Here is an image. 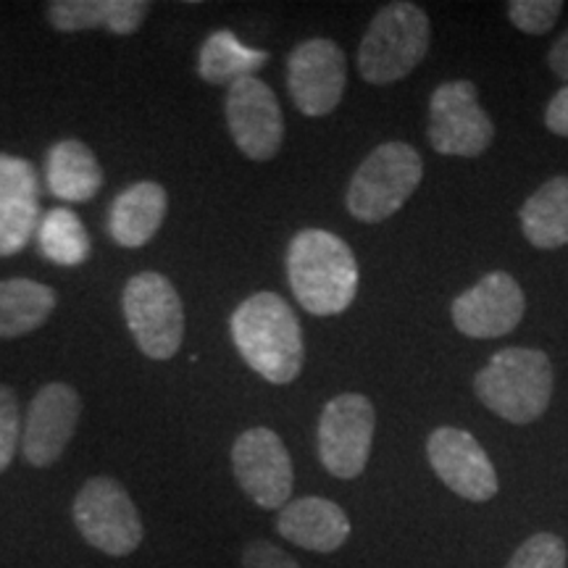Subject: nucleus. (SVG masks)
Instances as JSON below:
<instances>
[{
	"instance_id": "obj_1",
	"label": "nucleus",
	"mask_w": 568,
	"mask_h": 568,
	"mask_svg": "<svg viewBox=\"0 0 568 568\" xmlns=\"http://www.w3.org/2000/svg\"><path fill=\"white\" fill-rule=\"evenodd\" d=\"M230 332L240 355L272 385H290L303 372V329L293 305L276 293H255L237 305Z\"/></svg>"
},
{
	"instance_id": "obj_2",
	"label": "nucleus",
	"mask_w": 568,
	"mask_h": 568,
	"mask_svg": "<svg viewBox=\"0 0 568 568\" xmlns=\"http://www.w3.org/2000/svg\"><path fill=\"white\" fill-rule=\"evenodd\" d=\"M290 287L308 314L337 316L358 295V261L345 240L326 230H303L287 247Z\"/></svg>"
},
{
	"instance_id": "obj_3",
	"label": "nucleus",
	"mask_w": 568,
	"mask_h": 568,
	"mask_svg": "<svg viewBox=\"0 0 568 568\" xmlns=\"http://www.w3.org/2000/svg\"><path fill=\"white\" fill-rule=\"evenodd\" d=\"M481 406L510 424H531L552 397V364L535 347H506L495 353L474 379Z\"/></svg>"
},
{
	"instance_id": "obj_4",
	"label": "nucleus",
	"mask_w": 568,
	"mask_h": 568,
	"mask_svg": "<svg viewBox=\"0 0 568 568\" xmlns=\"http://www.w3.org/2000/svg\"><path fill=\"white\" fill-rule=\"evenodd\" d=\"M432 42V24L422 6L397 0L368 24L358 48V71L368 84L406 80L424 61Z\"/></svg>"
},
{
	"instance_id": "obj_5",
	"label": "nucleus",
	"mask_w": 568,
	"mask_h": 568,
	"mask_svg": "<svg viewBox=\"0 0 568 568\" xmlns=\"http://www.w3.org/2000/svg\"><path fill=\"white\" fill-rule=\"evenodd\" d=\"M424 161L408 142H385L361 163L347 184L345 205L358 222H385L422 184Z\"/></svg>"
},
{
	"instance_id": "obj_6",
	"label": "nucleus",
	"mask_w": 568,
	"mask_h": 568,
	"mask_svg": "<svg viewBox=\"0 0 568 568\" xmlns=\"http://www.w3.org/2000/svg\"><path fill=\"white\" fill-rule=\"evenodd\" d=\"M124 318L134 343L148 358L169 361L184 339V305L176 287L159 272H142L122 293Z\"/></svg>"
},
{
	"instance_id": "obj_7",
	"label": "nucleus",
	"mask_w": 568,
	"mask_h": 568,
	"mask_svg": "<svg viewBox=\"0 0 568 568\" xmlns=\"http://www.w3.org/2000/svg\"><path fill=\"white\" fill-rule=\"evenodd\" d=\"M77 529L84 542L111 558H124L140 548L145 527L126 489L111 477H92L74 497Z\"/></svg>"
},
{
	"instance_id": "obj_8",
	"label": "nucleus",
	"mask_w": 568,
	"mask_h": 568,
	"mask_svg": "<svg viewBox=\"0 0 568 568\" xmlns=\"http://www.w3.org/2000/svg\"><path fill=\"white\" fill-rule=\"evenodd\" d=\"M376 410L366 395L343 393L332 397L318 418V458L337 479H355L364 474L372 456Z\"/></svg>"
},
{
	"instance_id": "obj_9",
	"label": "nucleus",
	"mask_w": 568,
	"mask_h": 568,
	"mask_svg": "<svg viewBox=\"0 0 568 568\" xmlns=\"http://www.w3.org/2000/svg\"><path fill=\"white\" fill-rule=\"evenodd\" d=\"M426 134L439 155L453 159H477L493 145L495 124L479 105L474 82L453 80L432 92Z\"/></svg>"
},
{
	"instance_id": "obj_10",
	"label": "nucleus",
	"mask_w": 568,
	"mask_h": 568,
	"mask_svg": "<svg viewBox=\"0 0 568 568\" xmlns=\"http://www.w3.org/2000/svg\"><path fill=\"white\" fill-rule=\"evenodd\" d=\"M232 468L237 485L255 506L276 510L290 503L295 485L293 458L276 432L255 426L234 439Z\"/></svg>"
},
{
	"instance_id": "obj_11",
	"label": "nucleus",
	"mask_w": 568,
	"mask_h": 568,
	"mask_svg": "<svg viewBox=\"0 0 568 568\" xmlns=\"http://www.w3.org/2000/svg\"><path fill=\"white\" fill-rule=\"evenodd\" d=\"M226 126L234 145L251 161H268L280 153L284 116L272 88L258 77L232 82L224 98Z\"/></svg>"
},
{
	"instance_id": "obj_12",
	"label": "nucleus",
	"mask_w": 568,
	"mask_h": 568,
	"mask_svg": "<svg viewBox=\"0 0 568 568\" xmlns=\"http://www.w3.org/2000/svg\"><path fill=\"white\" fill-rule=\"evenodd\" d=\"M347 61L343 48L326 38L305 40L287 59V88L303 116H329L343 101Z\"/></svg>"
},
{
	"instance_id": "obj_13",
	"label": "nucleus",
	"mask_w": 568,
	"mask_h": 568,
	"mask_svg": "<svg viewBox=\"0 0 568 568\" xmlns=\"http://www.w3.org/2000/svg\"><path fill=\"white\" fill-rule=\"evenodd\" d=\"M432 471L447 489L471 503H487L497 495V471L477 437L456 426H439L426 439Z\"/></svg>"
},
{
	"instance_id": "obj_14",
	"label": "nucleus",
	"mask_w": 568,
	"mask_h": 568,
	"mask_svg": "<svg viewBox=\"0 0 568 568\" xmlns=\"http://www.w3.org/2000/svg\"><path fill=\"white\" fill-rule=\"evenodd\" d=\"M453 324L460 335L495 339L514 332L527 314L521 284L508 272H493L453 301Z\"/></svg>"
},
{
	"instance_id": "obj_15",
	"label": "nucleus",
	"mask_w": 568,
	"mask_h": 568,
	"mask_svg": "<svg viewBox=\"0 0 568 568\" xmlns=\"http://www.w3.org/2000/svg\"><path fill=\"white\" fill-rule=\"evenodd\" d=\"M82 416V400L77 389L63 382H51L32 397L27 408L21 450L32 466H53L74 437Z\"/></svg>"
},
{
	"instance_id": "obj_16",
	"label": "nucleus",
	"mask_w": 568,
	"mask_h": 568,
	"mask_svg": "<svg viewBox=\"0 0 568 568\" xmlns=\"http://www.w3.org/2000/svg\"><path fill=\"white\" fill-rule=\"evenodd\" d=\"M40 180L30 161L0 153V255H17L38 234Z\"/></svg>"
},
{
	"instance_id": "obj_17",
	"label": "nucleus",
	"mask_w": 568,
	"mask_h": 568,
	"mask_svg": "<svg viewBox=\"0 0 568 568\" xmlns=\"http://www.w3.org/2000/svg\"><path fill=\"white\" fill-rule=\"evenodd\" d=\"M276 529L303 550L335 552L351 537V518L326 497H301L280 510Z\"/></svg>"
},
{
	"instance_id": "obj_18",
	"label": "nucleus",
	"mask_w": 568,
	"mask_h": 568,
	"mask_svg": "<svg viewBox=\"0 0 568 568\" xmlns=\"http://www.w3.org/2000/svg\"><path fill=\"white\" fill-rule=\"evenodd\" d=\"M169 213V195L159 182H138L116 197L109 213V232L122 247L151 243Z\"/></svg>"
},
{
	"instance_id": "obj_19",
	"label": "nucleus",
	"mask_w": 568,
	"mask_h": 568,
	"mask_svg": "<svg viewBox=\"0 0 568 568\" xmlns=\"http://www.w3.org/2000/svg\"><path fill=\"white\" fill-rule=\"evenodd\" d=\"M151 3L142 0H53L48 3V21L59 32L105 30L113 34H134L148 19Z\"/></svg>"
},
{
	"instance_id": "obj_20",
	"label": "nucleus",
	"mask_w": 568,
	"mask_h": 568,
	"mask_svg": "<svg viewBox=\"0 0 568 568\" xmlns=\"http://www.w3.org/2000/svg\"><path fill=\"white\" fill-rule=\"evenodd\" d=\"M48 190L67 203H88L101 193L103 169L82 140H61L48 151Z\"/></svg>"
},
{
	"instance_id": "obj_21",
	"label": "nucleus",
	"mask_w": 568,
	"mask_h": 568,
	"mask_svg": "<svg viewBox=\"0 0 568 568\" xmlns=\"http://www.w3.org/2000/svg\"><path fill=\"white\" fill-rule=\"evenodd\" d=\"M521 230L539 251L568 245V176L548 180L521 205Z\"/></svg>"
},
{
	"instance_id": "obj_22",
	"label": "nucleus",
	"mask_w": 568,
	"mask_h": 568,
	"mask_svg": "<svg viewBox=\"0 0 568 568\" xmlns=\"http://www.w3.org/2000/svg\"><path fill=\"white\" fill-rule=\"evenodd\" d=\"M59 297L34 280H0V339H17L40 329Z\"/></svg>"
},
{
	"instance_id": "obj_23",
	"label": "nucleus",
	"mask_w": 568,
	"mask_h": 568,
	"mask_svg": "<svg viewBox=\"0 0 568 568\" xmlns=\"http://www.w3.org/2000/svg\"><path fill=\"white\" fill-rule=\"evenodd\" d=\"M266 61V51L245 48L230 30H219L203 42L197 55V74L209 84H232L243 77H253V71H258Z\"/></svg>"
},
{
	"instance_id": "obj_24",
	"label": "nucleus",
	"mask_w": 568,
	"mask_h": 568,
	"mask_svg": "<svg viewBox=\"0 0 568 568\" xmlns=\"http://www.w3.org/2000/svg\"><path fill=\"white\" fill-rule=\"evenodd\" d=\"M40 253L61 266L84 264L90 255V234L74 211L53 209L38 226Z\"/></svg>"
},
{
	"instance_id": "obj_25",
	"label": "nucleus",
	"mask_w": 568,
	"mask_h": 568,
	"mask_svg": "<svg viewBox=\"0 0 568 568\" xmlns=\"http://www.w3.org/2000/svg\"><path fill=\"white\" fill-rule=\"evenodd\" d=\"M506 568H568L566 542L550 531H539L514 552Z\"/></svg>"
},
{
	"instance_id": "obj_26",
	"label": "nucleus",
	"mask_w": 568,
	"mask_h": 568,
	"mask_svg": "<svg viewBox=\"0 0 568 568\" xmlns=\"http://www.w3.org/2000/svg\"><path fill=\"white\" fill-rule=\"evenodd\" d=\"M560 11H564L560 0H510L508 3V19L527 34L550 32Z\"/></svg>"
},
{
	"instance_id": "obj_27",
	"label": "nucleus",
	"mask_w": 568,
	"mask_h": 568,
	"mask_svg": "<svg viewBox=\"0 0 568 568\" xmlns=\"http://www.w3.org/2000/svg\"><path fill=\"white\" fill-rule=\"evenodd\" d=\"M19 432L21 414L17 395H13L11 387L0 385V474L11 466L19 445Z\"/></svg>"
},
{
	"instance_id": "obj_28",
	"label": "nucleus",
	"mask_w": 568,
	"mask_h": 568,
	"mask_svg": "<svg viewBox=\"0 0 568 568\" xmlns=\"http://www.w3.org/2000/svg\"><path fill=\"white\" fill-rule=\"evenodd\" d=\"M243 568H301V564L266 539H255V542L245 545Z\"/></svg>"
},
{
	"instance_id": "obj_29",
	"label": "nucleus",
	"mask_w": 568,
	"mask_h": 568,
	"mask_svg": "<svg viewBox=\"0 0 568 568\" xmlns=\"http://www.w3.org/2000/svg\"><path fill=\"white\" fill-rule=\"evenodd\" d=\"M545 126L558 138H568V82L552 95L545 109Z\"/></svg>"
},
{
	"instance_id": "obj_30",
	"label": "nucleus",
	"mask_w": 568,
	"mask_h": 568,
	"mask_svg": "<svg viewBox=\"0 0 568 568\" xmlns=\"http://www.w3.org/2000/svg\"><path fill=\"white\" fill-rule=\"evenodd\" d=\"M548 63H550L552 74L560 77L564 82H568V30L560 34V38L556 40V45L550 48Z\"/></svg>"
}]
</instances>
